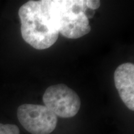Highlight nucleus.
Listing matches in <instances>:
<instances>
[{
	"label": "nucleus",
	"instance_id": "1",
	"mask_svg": "<svg viewBox=\"0 0 134 134\" xmlns=\"http://www.w3.org/2000/svg\"><path fill=\"white\" fill-rule=\"evenodd\" d=\"M83 0L29 1L19 8L21 35L34 48L44 50L66 37L83 9Z\"/></svg>",
	"mask_w": 134,
	"mask_h": 134
},
{
	"label": "nucleus",
	"instance_id": "2",
	"mask_svg": "<svg viewBox=\"0 0 134 134\" xmlns=\"http://www.w3.org/2000/svg\"><path fill=\"white\" fill-rule=\"evenodd\" d=\"M17 117L22 126L31 134H50L57 125V116L45 105H21Z\"/></svg>",
	"mask_w": 134,
	"mask_h": 134
},
{
	"label": "nucleus",
	"instance_id": "3",
	"mask_svg": "<svg viewBox=\"0 0 134 134\" xmlns=\"http://www.w3.org/2000/svg\"><path fill=\"white\" fill-rule=\"evenodd\" d=\"M45 106L57 116L70 118L77 114L81 100L76 92L64 84L50 86L43 95Z\"/></svg>",
	"mask_w": 134,
	"mask_h": 134
},
{
	"label": "nucleus",
	"instance_id": "4",
	"mask_svg": "<svg viewBox=\"0 0 134 134\" xmlns=\"http://www.w3.org/2000/svg\"><path fill=\"white\" fill-rule=\"evenodd\" d=\"M115 88L123 103L130 110H134V65L124 63L114 72Z\"/></svg>",
	"mask_w": 134,
	"mask_h": 134
},
{
	"label": "nucleus",
	"instance_id": "5",
	"mask_svg": "<svg viewBox=\"0 0 134 134\" xmlns=\"http://www.w3.org/2000/svg\"><path fill=\"white\" fill-rule=\"evenodd\" d=\"M19 127L14 124L0 123V134H19Z\"/></svg>",
	"mask_w": 134,
	"mask_h": 134
},
{
	"label": "nucleus",
	"instance_id": "6",
	"mask_svg": "<svg viewBox=\"0 0 134 134\" xmlns=\"http://www.w3.org/2000/svg\"><path fill=\"white\" fill-rule=\"evenodd\" d=\"M86 5L88 9L95 11L99 8L100 1H98V0H86Z\"/></svg>",
	"mask_w": 134,
	"mask_h": 134
},
{
	"label": "nucleus",
	"instance_id": "7",
	"mask_svg": "<svg viewBox=\"0 0 134 134\" xmlns=\"http://www.w3.org/2000/svg\"><path fill=\"white\" fill-rule=\"evenodd\" d=\"M85 14L87 18H88V19H89V18H92L95 14V11L87 8L86 11H85Z\"/></svg>",
	"mask_w": 134,
	"mask_h": 134
}]
</instances>
